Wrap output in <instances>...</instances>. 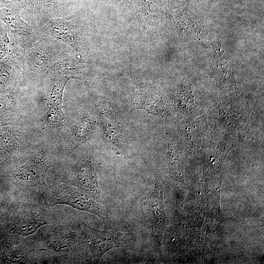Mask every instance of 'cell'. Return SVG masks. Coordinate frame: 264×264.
<instances>
[{"mask_svg": "<svg viewBox=\"0 0 264 264\" xmlns=\"http://www.w3.org/2000/svg\"><path fill=\"white\" fill-rule=\"evenodd\" d=\"M98 124L105 140L113 147L125 150L131 142L128 119L120 109L104 98L93 101Z\"/></svg>", "mask_w": 264, "mask_h": 264, "instance_id": "obj_1", "label": "cell"}, {"mask_svg": "<svg viewBox=\"0 0 264 264\" xmlns=\"http://www.w3.org/2000/svg\"><path fill=\"white\" fill-rule=\"evenodd\" d=\"M43 197L48 206L65 204L93 214L100 218L107 216L106 208L101 201L74 185L52 187L45 191Z\"/></svg>", "mask_w": 264, "mask_h": 264, "instance_id": "obj_2", "label": "cell"}, {"mask_svg": "<svg viewBox=\"0 0 264 264\" xmlns=\"http://www.w3.org/2000/svg\"><path fill=\"white\" fill-rule=\"evenodd\" d=\"M67 44L45 35L27 48L23 49L25 64L32 70L44 73L58 60L70 55Z\"/></svg>", "mask_w": 264, "mask_h": 264, "instance_id": "obj_3", "label": "cell"}, {"mask_svg": "<svg viewBox=\"0 0 264 264\" xmlns=\"http://www.w3.org/2000/svg\"><path fill=\"white\" fill-rule=\"evenodd\" d=\"M20 4L16 0H0V20L15 38V44L23 49L39 41L44 35L40 29L21 17Z\"/></svg>", "mask_w": 264, "mask_h": 264, "instance_id": "obj_4", "label": "cell"}, {"mask_svg": "<svg viewBox=\"0 0 264 264\" xmlns=\"http://www.w3.org/2000/svg\"><path fill=\"white\" fill-rule=\"evenodd\" d=\"M37 27L44 36H50L71 47L76 52L82 51L84 37L74 16L44 18L40 21Z\"/></svg>", "mask_w": 264, "mask_h": 264, "instance_id": "obj_5", "label": "cell"}, {"mask_svg": "<svg viewBox=\"0 0 264 264\" xmlns=\"http://www.w3.org/2000/svg\"><path fill=\"white\" fill-rule=\"evenodd\" d=\"M83 238L88 245L93 262L97 263L111 249L122 247L129 241L126 235L116 229L99 230L86 224L82 226Z\"/></svg>", "mask_w": 264, "mask_h": 264, "instance_id": "obj_6", "label": "cell"}, {"mask_svg": "<svg viewBox=\"0 0 264 264\" xmlns=\"http://www.w3.org/2000/svg\"><path fill=\"white\" fill-rule=\"evenodd\" d=\"M43 154L33 155L14 172V178L22 187H46L45 177L50 168Z\"/></svg>", "mask_w": 264, "mask_h": 264, "instance_id": "obj_7", "label": "cell"}, {"mask_svg": "<svg viewBox=\"0 0 264 264\" xmlns=\"http://www.w3.org/2000/svg\"><path fill=\"white\" fill-rule=\"evenodd\" d=\"M20 48L17 45L9 49L8 54L0 60V91L15 87L23 74L25 61Z\"/></svg>", "mask_w": 264, "mask_h": 264, "instance_id": "obj_8", "label": "cell"}, {"mask_svg": "<svg viewBox=\"0 0 264 264\" xmlns=\"http://www.w3.org/2000/svg\"><path fill=\"white\" fill-rule=\"evenodd\" d=\"M87 70L86 63L80 57L70 55L55 62L45 74L52 78L56 76H65L70 79L83 80Z\"/></svg>", "mask_w": 264, "mask_h": 264, "instance_id": "obj_9", "label": "cell"}, {"mask_svg": "<svg viewBox=\"0 0 264 264\" xmlns=\"http://www.w3.org/2000/svg\"><path fill=\"white\" fill-rule=\"evenodd\" d=\"M74 185L83 190L95 198L102 201L103 193L99 187L97 175L91 162L88 160L76 170Z\"/></svg>", "mask_w": 264, "mask_h": 264, "instance_id": "obj_10", "label": "cell"}, {"mask_svg": "<svg viewBox=\"0 0 264 264\" xmlns=\"http://www.w3.org/2000/svg\"><path fill=\"white\" fill-rule=\"evenodd\" d=\"M94 120L89 113L84 114L73 127L69 139L67 153L70 155L89 137L93 131Z\"/></svg>", "mask_w": 264, "mask_h": 264, "instance_id": "obj_11", "label": "cell"}, {"mask_svg": "<svg viewBox=\"0 0 264 264\" xmlns=\"http://www.w3.org/2000/svg\"><path fill=\"white\" fill-rule=\"evenodd\" d=\"M158 99L144 85L138 86L131 104L132 110H143L152 114H157L161 109Z\"/></svg>", "mask_w": 264, "mask_h": 264, "instance_id": "obj_12", "label": "cell"}, {"mask_svg": "<svg viewBox=\"0 0 264 264\" xmlns=\"http://www.w3.org/2000/svg\"><path fill=\"white\" fill-rule=\"evenodd\" d=\"M17 220L15 229L21 236H26L34 233L39 227L48 223L40 214L29 212L21 213Z\"/></svg>", "mask_w": 264, "mask_h": 264, "instance_id": "obj_13", "label": "cell"}, {"mask_svg": "<svg viewBox=\"0 0 264 264\" xmlns=\"http://www.w3.org/2000/svg\"><path fill=\"white\" fill-rule=\"evenodd\" d=\"M159 199L157 190H154L150 195L145 205H144L148 220L153 229L156 238L158 236L162 221L161 218V204Z\"/></svg>", "mask_w": 264, "mask_h": 264, "instance_id": "obj_14", "label": "cell"}, {"mask_svg": "<svg viewBox=\"0 0 264 264\" xmlns=\"http://www.w3.org/2000/svg\"><path fill=\"white\" fill-rule=\"evenodd\" d=\"M69 0H40L42 19L64 17V11Z\"/></svg>", "mask_w": 264, "mask_h": 264, "instance_id": "obj_15", "label": "cell"}, {"mask_svg": "<svg viewBox=\"0 0 264 264\" xmlns=\"http://www.w3.org/2000/svg\"><path fill=\"white\" fill-rule=\"evenodd\" d=\"M52 78L54 81L49 97V104L50 106L62 110L64 89L70 79L65 76H56Z\"/></svg>", "mask_w": 264, "mask_h": 264, "instance_id": "obj_16", "label": "cell"}, {"mask_svg": "<svg viewBox=\"0 0 264 264\" xmlns=\"http://www.w3.org/2000/svg\"><path fill=\"white\" fill-rule=\"evenodd\" d=\"M21 5L33 25L37 27L42 20L40 0H16Z\"/></svg>", "mask_w": 264, "mask_h": 264, "instance_id": "obj_17", "label": "cell"}, {"mask_svg": "<svg viewBox=\"0 0 264 264\" xmlns=\"http://www.w3.org/2000/svg\"><path fill=\"white\" fill-rule=\"evenodd\" d=\"M65 120L64 114L62 110L57 109L52 106L45 113L44 122L46 126L50 128L60 126Z\"/></svg>", "mask_w": 264, "mask_h": 264, "instance_id": "obj_18", "label": "cell"}, {"mask_svg": "<svg viewBox=\"0 0 264 264\" xmlns=\"http://www.w3.org/2000/svg\"><path fill=\"white\" fill-rule=\"evenodd\" d=\"M9 39L8 33L0 35V60L4 58L9 51Z\"/></svg>", "mask_w": 264, "mask_h": 264, "instance_id": "obj_19", "label": "cell"}, {"mask_svg": "<svg viewBox=\"0 0 264 264\" xmlns=\"http://www.w3.org/2000/svg\"><path fill=\"white\" fill-rule=\"evenodd\" d=\"M8 28L5 24L0 20V35L8 33Z\"/></svg>", "mask_w": 264, "mask_h": 264, "instance_id": "obj_20", "label": "cell"}]
</instances>
